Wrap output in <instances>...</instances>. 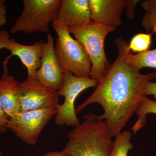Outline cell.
Wrapping results in <instances>:
<instances>
[{"label": "cell", "mask_w": 156, "mask_h": 156, "mask_svg": "<svg viewBox=\"0 0 156 156\" xmlns=\"http://www.w3.org/2000/svg\"><path fill=\"white\" fill-rule=\"evenodd\" d=\"M54 39L47 35L41 58V66L35 73V79L42 86L57 91L61 87L63 76L54 52Z\"/></svg>", "instance_id": "9"}, {"label": "cell", "mask_w": 156, "mask_h": 156, "mask_svg": "<svg viewBox=\"0 0 156 156\" xmlns=\"http://www.w3.org/2000/svg\"><path fill=\"white\" fill-rule=\"evenodd\" d=\"M55 21L67 27L82 26L91 22L89 1L62 0Z\"/></svg>", "instance_id": "12"}, {"label": "cell", "mask_w": 156, "mask_h": 156, "mask_svg": "<svg viewBox=\"0 0 156 156\" xmlns=\"http://www.w3.org/2000/svg\"><path fill=\"white\" fill-rule=\"evenodd\" d=\"M5 0H0V28L7 23V6Z\"/></svg>", "instance_id": "20"}, {"label": "cell", "mask_w": 156, "mask_h": 156, "mask_svg": "<svg viewBox=\"0 0 156 156\" xmlns=\"http://www.w3.org/2000/svg\"><path fill=\"white\" fill-rule=\"evenodd\" d=\"M62 76L61 87L57 92L58 96L64 97V101L56 106L54 122L57 126L75 127L80 124L75 108L76 99L84 90L96 87L98 81L91 78L78 77L71 73H63Z\"/></svg>", "instance_id": "6"}, {"label": "cell", "mask_w": 156, "mask_h": 156, "mask_svg": "<svg viewBox=\"0 0 156 156\" xmlns=\"http://www.w3.org/2000/svg\"><path fill=\"white\" fill-rule=\"evenodd\" d=\"M20 83L5 72L0 78V104L9 118L21 112L19 101Z\"/></svg>", "instance_id": "13"}, {"label": "cell", "mask_w": 156, "mask_h": 156, "mask_svg": "<svg viewBox=\"0 0 156 156\" xmlns=\"http://www.w3.org/2000/svg\"><path fill=\"white\" fill-rule=\"evenodd\" d=\"M152 33L149 34L139 33L134 36L128 45L130 51L134 52H145L149 50L151 44Z\"/></svg>", "instance_id": "17"}, {"label": "cell", "mask_w": 156, "mask_h": 156, "mask_svg": "<svg viewBox=\"0 0 156 156\" xmlns=\"http://www.w3.org/2000/svg\"><path fill=\"white\" fill-rule=\"evenodd\" d=\"M106 121L89 114L68 134L62 151L69 156H110L114 141Z\"/></svg>", "instance_id": "2"}, {"label": "cell", "mask_w": 156, "mask_h": 156, "mask_svg": "<svg viewBox=\"0 0 156 156\" xmlns=\"http://www.w3.org/2000/svg\"><path fill=\"white\" fill-rule=\"evenodd\" d=\"M117 28L91 21L80 27H70L69 31L82 45L91 63L90 77L98 82L110 66L105 51V41L109 34Z\"/></svg>", "instance_id": "3"}, {"label": "cell", "mask_w": 156, "mask_h": 156, "mask_svg": "<svg viewBox=\"0 0 156 156\" xmlns=\"http://www.w3.org/2000/svg\"><path fill=\"white\" fill-rule=\"evenodd\" d=\"M139 0H126L125 9L126 16L129 20H132L135 17V10Z\"/></svg>", "instance_id": "19"}, {"label": "cell", "mask_w": 156, "mask_h": 156, "mask_svg": "<svg viewBox=\"0 0 156 156\" xmlns=\"http://www.w3.org/2000/svg\"><path fill=\"white\" fill-rule=\"evenodd\" d=\"M144 96L153 95L154 99L156 100V83L152 81L146 85L144 90Z\"/></svg>", "instance_id": "23"}, {"label": "cell", "mask_w": 156, "mask_h": 156, "mask_svg": "<svg viewBox=\"0 0 156 156\" xmlns=\"http://www.w3.org/2000/svg\"><path fill=\"white\" fill-rule=\"evenodd\" d=\"M131 131H125L115 136L110 156H128V152L133 148L131 142Z\"/></svg>", "instance_id": "16"}, {"label": "cell", "mask_w": 156, "mask_h": 156, "mask_svg": "<svg viewBox=\"0 0 156 156\" xmlns=\"http://www.w3.org/2000/svg\"><path fill=\"white\" fill-rule=\"evenodd\" d=\"M142 25L147 32L156 35V13L145 12L142 19Z\"/></svg>", "instance_id": "18"}, {"label": "cell", "mask_w": 156, "mask_h": 156, "mask_svg": "<svg viewBox=\"0 0 156 156\" xmlns=\"http://www.w3.org/2000/svg\"><path fill=\"white\" fill-rule=\"evenodd\" d=\"M19 101L21 111L55 107L58 104L57 91L42 86L36 79L27 78L20 83Z\"/></svg>", "instance_id": "8"}, {"label": "cell", "mask_w": 156, "mask_h": 156, "mask_svg": "<svg viewBox=\"0 0 156 156\" xmlns=\"http://www.w3.org/2000/svg\"><path fill=\"white\" fill-rule=\"evenodd\" d=\"M44 44V42L41 41L36 42L33 45H23L17 43L14 39L10 38L5 49L10 51L11 55L5 63L7 64L11 56H17L27 69V78L35 79L36 72L41 66Z\"/></svg>", "instance_id": "11"}, {"label": "cell", "mask_w": 156, "mask_h": 156, "mask_svg": "<svg viewBox=\"0 0 156 156\" xmlns=\"http://www.w3.org/2000/svg\"><path fill=\"white\" fill-rule=\"evenodd\" d=\"M127 60L139 70L144 68L156 69V48L136 54H132L129 50Z\"/></svg>", "instance_id": "15"}, {"label": "cell", "mask_w": 156, "mask_h": 156, "mask_svg": "<svg viewBox=\"0 0 156 156\" xmlns=\"http://www.w3.org/2000/svg\"><path fill=\"white\" fill-rule=\"evenodd\" d=\"M57 35L54 52L62 72L78 77L90 78L92 63L82 45L73 38L68 27L56 21L52 23Z\"/></svg>", "instance_id": "4"}, {"label": "cell", "mask_w": 156, "mask_h": 156, "mask_svg": "<svg viewBox=\"0 0 156 156\" xmlns=\"http://www.w3.org/2000/svg\"><path fill=\"white\" fill-rule=\"evenodd\" d=\"M92 21L117 28L122 25L126 0H88Z\"/></svg>", "instance_id": "10"}, {"label": "cell", "mask_w": 156, "mask_h": 156, "mask_svg": "<svg viewBox=\"0 0 156 156\" xmlns=\"http://www.w3.org/2000/svg\"><path fill=\"white\" fill-rule=\"evenodd\" d=\"M118 55L109 66L96 89L76 109L80 114L93 103L102 106L103 114L98 115L106 121L112 136L122 131L136 112L144 95L146 85L156 79V71L142 74L127 60L130 50L126 40L119 37L115 40Z\"/></svg>", "instance_id": "1"}, {"label": "cell", "mask_w": 156, "mask_h": 156, "mask_svg": "<svg viewBox=\"0 0 156 156\" xmlns=\"http://www.w3.org/2000/svg\"><path fill=\"white\" fill-rule=\"evenodd\" d=\"M56 113L55 107L21 111L9 118L7 128L23 142L34 145L43 129Z\"/></svg>", "instance_id": "7"}, {"label": "cell", "mask_w": 156, "mask_h": 156, "mask_svg": "<svg viewBox=\"0 0 156 156\" xmlns=\"http://www.w3.org/2000/svg\"><path fill=\"white\" fill-rule=\"evenodd\" d=\"M43 156H69L67 154L65 153L63 151H53L47 153Z\"/></svg>", "instance_id": "25"}, {"label": "cell", "mask_w": 156, "mask_h": 156, "mask_svg": "<svg viewBox=\"0 0 156 156\" xmlns=\"http://www.w3.org/2000/svg\"><path fill=\"white\" fill-rule=\"evenodd\" d=\"M0 156H3L2 153V152L1 151V150H0Z\"/></svg>", "instance_id": "26"}, {"label": "cell", "mask_w": 156, "mask_h": 156, "mask_svg": "<svg viewBox=\"0 0 156 156\" xmlns=\"http://www.w3.org/2000/svg\"><path fill=\"white\" fill-rule=\"evenodd\" d=\"M9 118L0 104V133H5L8 131L7 124Z\"/></svg>", "instance_id": "21"}, {"label": "cell", "mask_w": 156, "mask_h": 156, "mask_svg": "<svg viewBox=\"0 0 156 156\" xmlns=\"http://www.w3.org/2000/svg\"><path fill=\"white\" fill-rule=\"evenodd\" d=\"M23 10L11 27V34L47 33L56 20L62 0H23Z\"/></svg>", "instance_id": "5"}, {"label": "cell", "mask_w": 156, "mask_h": 156, "mask_svg": "<svg viewBox=\"0 0 156 156\" xmlns=\"http://www.w3.org/2000/svg\"><path fill=\"white\" fill-rule=\"evenodd\" d=\"M10 38L9 32L5 30L0 31V50L5 49L7 45V42Z\"/></svg>", "instance_id": "24"}, {"label": "cell", "mask_w": 156, "mask_h": 156, "mask_svg": "<svg viewBox=\"0 0 156 156\" xmlns=\"http://www.w3.org/2000/svg\"><path fill=\"white\" fill-rule=\"evenodd\" d=\"M143 9L148 13H156V0H146L141 4Z\"/></svg>", "instance_id": "22"}, {"label": "cell", "mask_w": 156, "mask_h": 156, "mask_svg": "<svg viewBox=\"0 0 156 156\" xmlns=\"http://www.w3.org/2000/svg\"><path fill=\"white\" fill-rule=\"evenodd\" d=\"M135 113L138 116V119L131 128L133 134H136L146 125L148 114L156 115V101L151 100L147 96H144Z\"/></svg>", "instance_id": "14"}]
</instances>
